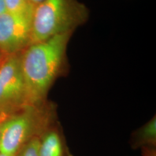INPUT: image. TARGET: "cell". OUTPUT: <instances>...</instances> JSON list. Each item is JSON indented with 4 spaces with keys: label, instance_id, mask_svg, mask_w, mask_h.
I'll list each match as a JSON object with an SVG mask.
<instances>
[{
    "label": "cell",
    "instance_id": "cell-2",
    "mask_svg": "<svg viewBox=\"0 0 156 156\" xmlns=\"http://www.w3.org/2000/svg\"><path fill=\"white\" fill-rule=\"evenodd\" d=\"M88 16L87 8L78 0H44L34 8L30 45L73 33Z\"/></svg>",
    "mask_w": 156,
    "mask_h": 156
},
{
    "label": "cell",
    "instance_id": "cell-4",
    "mask_svg": "<svg viewBox=\"0 0 156 156\" xmlns=\"http://www.w3.org/2000/svg\"><path fill=\"white\" fill-rule=\"evenodd\" d=\"M26 105L20 55H9L0 64V114L11 116Z\"/></svg>",
    "mask_w": 156,
    "mask_h": 156
},
{
    "label": "cell",
    "instance_id": "cell-14",
    "mask_svg": "<svg viewBox=\"0 0 156 156\" xmlns=\"http://www.w3.org/2000/svg\"><path fill=\"white\" fill-rule=\"evenodd\" d=\"M0 52H1V51H0Z\"/></svg>",
    "mask_w": 156,
    "mask_h": 156
},
{
    "label": "cell",
    "instance_id": "cell-13",
    "mask_svg": "<svg viewBox=\"0 0 156 156\" xmlns=\"http://www.w3.org/2000/svg\"><path fill=\"white\" fill-rule=\"evenodd\" d=\"M0 156H9V155H7V154H4V153H1V152H0Z\"/></svg>",
    "mask_w": 156,
    "mask_h": 156
},
{
    "label": "cell",
    "instance_id": "cell-12",
    "mask_svg": "<svg viewBox=\"0 0 156 156\" xmlns=\"http://www.w3.org/2000/svg\"><path fill=\"white\" fill-rule=\"evenodd\" d=\"M44 0H28L29 2L34 7H35L37 5H38L39 3H41Z\"/></svg>",
    "mask_w": 156,
    "mask_h": 156
},
{
    "label": "cell",
    "instance_id": "cell-8",
    "mask_svg": "<svg viewBox=\"0 0 156 156\" xmlns=\"http://www.w3.org/2000/svg\"><path fill=\"white\" fill-rule=\"evenodd\" d=\"M6 12L15 13H33L34 6L28 0H4Z\"/></svg>",
    "mask_w": 156,
    "mask_h": 156
},
{
    "label": "cell",
    "instance_id": "cell-10",
    "mask_svg": "<svg viewBox=\"0 0 156 156\" xmlns=\"http://www.w3.org/2000/svg\"><path fill=\"white\" fill-rule=\"evenodd\" d=\"M6 12L4 0H0V15Z\"/></svg>",
    "mask_w": 156,
    "mask_h": 156
},
{
    "label": "cell",
    "instance_id": "cell-3",
    "mask_svg": "<svg viewBox=\"0 0 156 156\" xmlns=\"http://www.w3.org/2000/svg\"><path fill=\"white\" fill-rule=\"evenodd\" d=\"M56 107L46 101L39 105H27L2 123L0 152L15 156L29 140L41 136L56 121Z\"/></svg>",
    "mask_w": 156,
    "mask_h": 156
},
{
    "label": "cell",
    "instance_id": "cell-1",
    "mask_svg": "<svg viewBox=\"0 0 156 156\" xmlns=\"http://www.w3.org/2000/svg\"><path fill=\"white\" fill-rule=\"evenodd\" d=\"M73 33L58 34L44 41L28 45L20 55L26 105L44 104L56 79L67 75V47Z\"/></svg>",
    "mask_w": 156,
    "mask_h": 156
},
{
    "label": "cell",
    "instance_id": "cell-11",
    "mask_svg": "<svg viewBox=\"0 0 156 156\" xmlns=\"http://www.w3.org/2000/svg\"><path fill=\"white\" fill-rule=\"evenodd\" d=\"M9 116H10L3 115V114H0V135H1V127H2V123H4V122Z\"/></svg>",
    "mask_w": 156,
    "mask_h": 156
},
{
    "label": "cell",
    "instance_id": "cell-7",
    "mask_svg": "<svg viewBox=\"0 0 156 156\" xmlns=\"http://www.w3.org/2000/svg\"><path fill=\"white\" fill-rule=\"evenodd\" d=\"M129 145L135 150L149 147H156V116L131 134Z\"/></svg>",
    "mask_w": 156,
    "mask_h": 156
},
{
    "label": "cell",
    "instance_id": "cell-6",
    "mask_svg": "<svg viewBox=\"0 0 156 156\" xmlns=\"http://www.w3.org/2000/svg\"><path fill=\"white\" fill-rule=\"evenodd\" d=\"M38 151L39 156H73L57 121L40 136Z\"/></svg>",
    "mask_w": 156,
    "mask_h": 156
},
{
    "label": "cell",
    "instance_id": "cell-9",
    "mask_svg": "<svg viewBox=\"0 0 156 156\" xmlns=\"http://www.w3.org/2000/svg\"><path fill=\"white\" fill-rule=\"evenodd\" d=\"M39 136H37L29 140L15 156H39Z\"/></svg>",
    "mask_w": 156,
    "mask_h": 156
},
{
    "label": "cell",
    "instance_id": "cell-5",
    "mask_svg": "<svg viewBox=\"0 0 156 156\" xmlns=\"http://www.w3.org/2000/svg\"><path fill=\"white\" fill-rule=\"evenodd\" d=\"M33 13L5 12L0 15V51L6 55L17 54L30 42Z\"/></svg>",
    "mask_w": 156,
    "mask_h": 156
}]
</instances>
